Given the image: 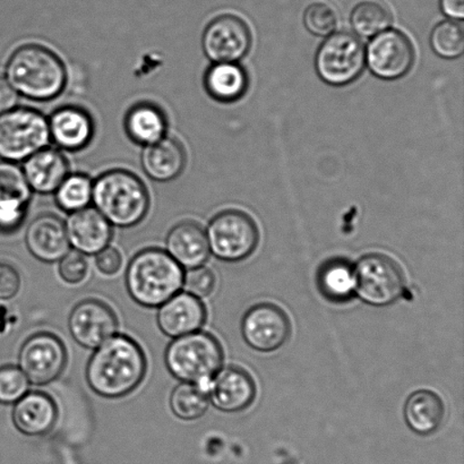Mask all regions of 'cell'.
I'll return each instance as SVG.
<instances>
[{
  "mask_svg": "<svg viewBox=\"0 0 464 464\" xmlns=\"http://www.w3.org/2000/svg\"><path fill=\"white\" fill-rule=\"evenodd\" d=\"M94 208L111 226L130 228L148 215V188L138 176L127 170L107 171L93 181Z\"/></svg>",
  "mask_w": 464,
  "mask_h": 464,
  "instance_id": "cell-4",
  "label": "cell"
},
{
  "mask_svg": "<svg viewBox=\"0 0 464 464\" xmlns=\"http://www.w3.org/2000/svg\"><path fill=\"white\" fill-rule=\"evenodd\" d=\"M204 86L217 102L231 103L247 93L249 77L239 63H213L204 76Z\"/></svg>",
  "mask_w": 464,
  "mask_h": 464,
  "instance_id": "cell-25",
  "label": "cell"
},
{
  "mask_svg": "<svg viewBox=\"0 0 464 464\" xmlns=\"http://www.w3.org/2000/svg\"><path fill=\"white\" fill-rule=\"evenodd\" d=\"M208 399L224 412H239L252 406L256 385L247 371L228 366L218 372L208 385Z\"/></svg>",
  "mask_w": 464,
  "mask_h": 464,
  "instance_id": "cell-15",
  "label": "cell"
},
{
  "mask_svg": "<svg viewBox=\"0 0 464 464\" xmlns=\"http://www.w3.org/2000/svg\"><path fill=\"white\" fill-rule=\"evenodd\" d=\"M50 140L67 151H79L93 139L94 124L84 109L59 108L48 118Z\"/></svg>",
  "mask_w": 464,
  "mask_h": 464,
  "instance_id": "cell-19",
  "label": "cell"
},
{
  "mask_svg": "<svg viewBox=\"0 0 464 464\" xmlns=\"http://www.w3.org/2000/svg\"><path fill=\"white\" fill-rule=\"evenodd\" d=\"M94 350L86 366V381L94 393L122 398L142 383L147 358L135 340L116 334Z\"/></svg>",
  "mask_w": 464,
  "mask_h": 464,
  "instance_id": "cell-1",
  "label": "cell"
},
{
  "mask_svg": "<svg viewBox=\"0 0 464 464\" xmlns=\"http://www.w3.org/2000/svg\"><path fill=\"white\" fill-rule=\"evenodd\" d=\"M207 237L210 252L225 262H240L257 247V225L247 213L227 210L213 218Z\"/></svg>",
  "mask_w": 464,
  "mask_h": 464,
  "instance_id": "cell-9",
  "label": "cell"
},
{
  "mask_svg": "<svg viewBox=\"0 0 464 464\" xmlns=\"http://www.w3.org/2000/svg\"><path fill=\"white\" fill-rule=\"evenodd\" d=\"M166 252L186 270L202 266L211 254L207 232L193 221L181 222L168 234Z\"/></svg>",
  "mask_w": 464,
  "mask_h": 464,
  "instance_id": "cell-20",
  "label": "cell"
},
{
  "mask_svg": "<svg viewBox=\"0 0 464 464\" xmlns=\"http://www.w3.org/2000/svg\"><path fill=\"white\" fill-rule=\"evenodd\" d=\"M23 172L32 192L52 194L70 175V167L59 150L47 147L26 159Z\"/></svg>",
  "mask_w": 464,
  "mask_h": 464,
  "instance_id": "cell-22",
  "label": "cell"
},
{
  "mask_svg": "<svg viewBox=\"0 0 464 464\" xmlns=\"http://www.w3.org/2000/svg\"><path fill=\"white\" fill-rule=\"evenodd\" d=\"M31 193L22 168L14 162L0 161V202L15 201L29 204Z\"/></svg>",
  "mask_w": 464,
  "mask_h": 464,
  "instance_id": "cell-32",
  "label": "cell"
},
{
  "mask_svg": "<svg viewBox=\"0 0 464 464\" xmlns=\"http://www.w3.org/2000/svg\"><path fill=\"white\" fill-rule=\"evenodd\" d=\"M252 41L247 23L239 16L225 14L208 23L202 47L213 63H237L249 53Z\"/></svg>",
  "mask_w": 464,
  "mask_h": 464,
  "instance_id": "cell-13",
  "label": "cell"
},
{
  "mask_svg": "<svg viewBox=\"0 0 464 464\" xmlns=\"http://www.w3.org/2000/svg\"><path fill=\"white\" fill-rule=\"evenodd\" d=\"M445 16L461 21L464 18V0H440Z\"/></svg>",
  "mask_w": 464,
  "mask_h": 464,
  "instance_id": "cell-41",
  "label": "cell"
},
{
  "mask_svg": "<svg viewBox=\"0 0 464 464\" xmlns=\"http://www.w3.org/2000/svg\"><path fill=\"white\" fill-rule=\"evenodd\" d=\"M27 204L15 201L0 202V231L5 234L15 231L26 217Z\"/></svg>",
  "mask_w": 464,
  "mask_h": 464,
  "instance_id": "cell-37",
  "label": "cell"
},
{
  "mask_svg": "<svg viewBox=\"0 0 464 464\" xmlns=\"http://www.w3.org/2000/svg\"><path fill=\"white\" fill-rule=\"evenodd\" d=\"M207 320V309L201 299L179 291L159 307L157 321L160 330L172 339L201 330Z\"/></svg>",
  "mask_w": 464,
  "mask_h": 464,
  "instance_id": "cell-16",
  "label": "cell"
},
{
  "mask_svg": "<svg viewBox=\"0 0 464 464\" xmlns=\"http://www.w3.org/2000/svg\"><path fill=\"white\" fill-rule=\"evenodd\" d=\"M430 47L438 56L456 59L464 52V32L460 23L443 21L431 31Z\"/></svg>",
  "mask_w": 464,
  "mask_h": 464,
  "instance_id": "cell-31",
  "label": "cell"
},
{
  "mask_svg": "<svg viewBox=\"0 0 464 464\" xmlns=\"http://www.w3.org/2000/svg\"><path fill=\"white\" fill-rule=\"evenodd\" d=\"M241 334L250 348L273 353L284 347L291 334L288 315L271 303L255 304L241 321Z\"/></svg>",
  "mask_w": 464,
  "mask_h": 464,
  "instance_id": "cell-12",
  "label": "cell"
},
{
  "mask_svg": "<svg viewBox=\"0 0 464 464\" xmlns=\"http://www.w3.org/2000/svg\"><path fill=\"white\" fill-rule=\"evenodd\" d=\"M215 273L207 266L189 268L184 273L183 289L194 297L198 299L208 297L215 290Z\"/></svg>",
  "mask_w": 464,
  "mask_h": 464,
  "instance_id": "cell-35",
  "label": "cell"
},
{
  "mask_svg": "<svg viewBox=\"0 0 464 464\" xmlns=\"http://www.w3.org/2000/svg\"><path fill=\"white\" fill-rule=\"evenodd\" d=\"M48 118L30 108H14L0 115V159L21 162L49 147Z\"/></svg>",
  "mask_w": 464,
  "mask_h": 464,
  "instance_id": "cell-6",
  "label": "cell"
},
{
  "mask_svg": "<svg viewBox=\"0 0 464 464\" xmlns=\"http://www.w3.org/2000/svg\"><path fill=\"white\" fill-rule=\"evenodd\" d=\"M403 413L404 420L413 433L429 436L442 426L445 406L442 399L433 391L420 390L408 398Z\"/></svg>",
  "mask_w": 464,
  "mask_h": 464,
  "instance_id": "cell-24",
  "label": "cell"
},
{
  "mask_svg": "<svg viewBox=\"0 0 464 464\" xmlns=\"http://www.w3.org/2000/svg\"><path fill=\"white\" fill-rule=\"evenodd\" d=\"M127 134L135 143L144 147L167 136L168 121L165 112L152 103H139L127 113Z\"/></svg>",
  "mask_w": 464,
  "mask_h": 464,
  "instance_id": "cell-26",
  "label": "cell"
},
{
  "mask_svg": "<svg viewBox=\"0 0 464 464\" xmlns=\"http://www.w3.org/2000/svg\"><path fill=\"white\" fill-rule=\"evenodd\" d=\"M65 228L70 245L83 255H97L111 241L112 226L94 208L71 213Z\"/></svg>",
  "mask_w": 464,
  "mask_h": 464,
  "instance_id": "cell-17",
  "label": "cell"
},
{
  "mask_svg": "<svg viewBox=\"0 0 464 464\" xmlns=\"http://www.w3.org/2000/svg\"><path fill=\"white\" fill-rule=\"evenodd\" d=\"M5 79L23 97L49 102L63 92L67 74L62 59L52 50L27 44L9 58Z\"/></svg>",
  "mask_w": 464,
  "mask_h": 464,
  "instance_id": "cell-2",
  "label": "cell"
},
{
  "mask_svg": "<svg viewBox=\"0 0 464 464\" xmlns=\"http://www.w3.org/2000/svg\"><path fill=\"white\" fill-rule=\"evenodd\" d=\"M93 181L84 174L68 175L54 192L58 207L70 213L89 208L92 203Z\"/></svg>",
  "mask_w": 464,
  "mask_h": 464,
  "instance_id": "cell-30",
  "label": "cell"
},
{
  "mask_svg": "<svg viewBox=\"0 0 464 464\" xmlns=\"http://www.w3.org/2000/svg\"><path fill=\"white\" fill-rule=\"evenodd\" d=\"M338 14L329 5L314 3L304 13V24L312 34L329 36L338 26Z\"/></svg>",
  "mask_w": 464,
  "mask_h": 464,
  "instance_id": "cell-33",
  "label": "cell"
},
{
  "mask_svg": "<svg viewBox=\"0 0 464 464\" xmlns=\"http://www.w3.org/2000/svg\"><path fill=\"white\" fill-rule=\"evenodd\" d=\"M20 289V273L11 264L0 262V300L15 297Z\"/></svg>",
  "mask_w": 464,
  "mask_h": 464,
  "instance_id": "cell-38",
  "label": "cell"
},
{
  "mask_svg": "<svg viewBox=\"0 0 464 464\" xmlns=\"http://www.w3.org/2000/svg\"><path fill=\"white\" fill-rule=\"evenodd\" d=\"M122 258L118 249L108 246L95 255V266L104 276H115L121 268Z\"/></svg>",
  "mask_w": 464,
  "mask_h": 464,
  "instance_id": "cell-39",
  "label": "cell"
},
{
  "mask_svg": "<svg viewBox=\"0 0 464 464\" xmlns=\"http://www.w3.org/2000/svg\"><path fill=\"white\" fill-rule=\"evenodd\" d=\"M30 382L21 368L14 365L0 367V403L13 404L29 392Z\"/></svg>",
  "mask_w": 464,
  "mask_h": 464,
  "instance_id": "cell-34",
  "label": "cell"
},
{
  "mask_svg": "<svg viewBox=\"0 0 464 464\" xmlns=\"http://www.w3.org/2000/svg\"><path fill=\"white\" fill-rule=\"evenodd\" d=\"M165 362L177 380L208 391L224 363V350L215 336L198 331L172 340L166 350Z\"/></svg>",
  "mask_w": 464,
  "mask_h": 464,
  "instance_id": "cell-5",
  "label": "cell"
},
{
  "mask_svg": "<svg viewBox=\"0 0 464 464\" xmlns=\"http://www.w3.org/2000/svg\"><path fill=\"white\" fill-rule=\"evenodd\" d=\"M59 275L67 284H81L88 275V261L85 255L70 250L61 261H59Z\"/></svg>",
  "mask_w": 464,
  "mask_h": 464,
  "instance_id": "cell-36",
  "label": "cell"
},
{
  "mask_svg": "<svg viewBox=\"0 0 464 464\" xmlns=\"http://www.w3.org/2000/svg\"><path fill=\"white\" fill-rule=\"evenodd\" d=\"M17 102L18 93L5 77L0 76V115L16 108Z\"/></svg>",
  "mask_w": 464,
  "mask_h": 464,
  "instance_id": "cell-40",
  "label": "cell"
},
{
  "mask_svg": "<svg viewBox=\"0 0 464 464\" xmlns=\"http://www.w3.org/2000/svg\"><path fill=\"white\" fill-rule=\"evenodd\" d=\"M392 22L390 8L377 0H363L353 9L350 16L353 31L363 38H372L389 30Z\"/></svg>",
  "mask_w": 464,
  "mask_h": 464,
  "instance_id": "cell-28",
  "label": "cell"
},
{
  "mask_svg": "<svg viewBox=\"0 0 464 464\" xmlns=\"http://www.w3.org/2000/svg\"><path fill=\"white\" fill-rule=\"evenodd\" d=\"M25 243L39 261L56 263L70 252L65 222L53 215L36 217L26 230Z\"/></svg>",
  "mask_w": 464,
  "mask_h": 464,
  "instance_id": "cell-18",
  "label": "cell"
},
{
  "mask_svg": "<svg viewBox=\"0 0 464 464\" xmlns=\"http://www.w3.org/2000/svg\"><path fill=\"white\" fill-rule=\"evenodd\" d=\"M411 40L399 30H386L374 36L367 45L366 65L376 77L384 81L402 79L415 63Z\"/></svg>",
  "mask_w": 464,
  "mask_h": 464,
  "instance_id": "cell-11",
  "label": "cell"
},
{
  "mask_svg": "<svg viewBox=\"0 0 464 464\" xmlns=\"http://www.w3.org/2000/svg\"><path fill=\"white\" fill-rule=\"evenodd\" d=\"M142 167L150 179L166 183L177 179L186 165V153L179 140L165 138L147 145L142 152Z\"/></svg>",
  "mask_w": 464,
  "mask_h": 464,
  "instance_id": "cell-23",
  "label": "cell"
},
{
  "mask_svg": "<svg viewBox=\"0 0 464 464\" xmlns=\"http://www.w3.org/2000/svg\"><path fill=\"white\" fill-rule=\"evenodd\" d=\"M210 403L208 392L201 385L181 382L172 391L170 407L172 412L183 420H197L207 412Z\"/></svg>",
  "mask_w": 464,
  "mask_h": 464,
  "instance_id": "cell-29",
  "label": "cell"
},
{
  "mask_svg": "<svg viewBox=\"0 0 464 464\" xmlns=\"http://www.w3.org/2000/svg\"><path fill=\"white\" fill-rule=\"evenodd\" d=\"M353 268L356 294L371 306H389L401 297L406 288L401 267L386 255H365Z\"/></svg>",
  "mask_w": 464,
  "mask_h": 464,
  "instance_id": "cell-8",
  "label": "cell"
},
{
  "mask_svg": "<svg viewBox=\"0 0 464 464\" xmlns=\"http://www.w3.org/2000/svg\"><path fill=\"white\" fill-rule=\"evenodd\" d=\"M365 65V45L352 32H334L317 49V75L331 86L340 88L353 83L362 74Z\"/></svg>",
  "mask_w": 464,
  "mask_h": 464,
  "instance_id": "cell-7",
  "label": "cell"
},
{
  "mask_svg": "<svg viewBox=\"0 0 464 464\" xmlns=\"http://www.w3.org/2000/svg\"><path fill=\"white\" fill-rule=\"evenodd\" d=\"M58 409L44 392H27L18 400L13 411V422L22 434L38 438L48 434L56 424Z\"/></svg>",
  "mask_w": 464,
  "mask_h": 464,
  "instance_id": "cell-21",
  "label": "cell"
},
{
  "mask_svg": "<svg viewBox=\"0 0 464 464\" xmlns=\"http://www.w3.org/2000/svg\"><path fill=\"white\" fill-rule=\"evenodd\" d=\"M67 352L58 336L41 332L30 336L18 354V367L34 385H47L56 381L65 370Z\"/></svg>",
  "mask_w": 464,
  "mask_h": 464,
  "instance_id": "cell-10",
  "label": "cell"
},
{
  "mask_svg": "<svg viewBox=\"0 0 464 464\" xmlns=\"http://www.w3.org/2000/svg\"><path fill=\"white\" fill-rule=\"evenodd\" d=\"M72 339L86 349H97L117 334L120 323L115 312L97 299H86L76 304L68 318Z\"/></svg>",
  "mask_w": 464,
  "mask_h": 464,
  "instance_id": "cell-14",
  "label": "cell"
},
{
  "mask_svg": "<svg viewBox=\"0 0 464 464\" xmlns=\"http://www.w3.org/2000/svg\"><path fill=\"white\" fill-rule=\"evenodd\" d=\"M317 285L321 294L334 303L349 302L356 294V280L352 263L332 258L318 270Z\"/></svg>",
  "mask_w": 464,
  "mask_h": 464,
  "instance_id": "cell-27",
  "label": "cell"
},
{
  "mask_svg": "<svg viewBox=\"0 0 464 464\" xmlns=\"http://www.w3.org/2000/svg\"><path fill=\"white\" fill-rule=\"evenodd\" d=\"M184 273L166 250L144 249L127 267L126 288L140 306L159 308L183 289Z\"/></svg>",
  "mask_w": 464,
  "mask_h": 464,
  "instance_id": "cell-3",
  "label": "cell"
}]
</instances>
